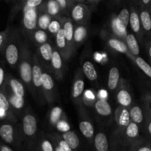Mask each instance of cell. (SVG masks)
<instances>
[{"label": "cell", "instance_id": "obj_1", "mask_svg": "<svg viewBox=\"0 0 151 151\" xmlns=\"http://www.w3.org/2000/svg\"><path fill=\"white\" fill-rule=\"evenodd\" d=\"M130 12L128 9L122 8L119 12L117 17L115 19L114 27L119 33H124L126 31V28L130 22Z\"/></svg>", "mask_w": 151, "mask_h": 151}, {"label": "cell", "instance_id": "obj_2", "mask_svg": "<svg viewBox=\"0 0 151 151\" xmlns=\"http://www.w3.org/2000/svg\"><path fill=\"white\" fill-rule=\"evenodd\" d=\"M36 7H29L25 5L24 8L23 23L27 29H35L37 24Z\"/></svg>", "mask_w": 151, "mask_h": 151}, {"label": "cell", "instance_id": "obj_3", "mask_svg": "<svg viewBox=\"0 0 151 151\" xmlns=\"http://www.w3.org/2000/svg\"><path fill=\"white\" fill-rule=\"evenodd\" d=\"M23 131L27 136H32L37 131V121L34 116L27 114L23 119Z\"/></svg>", "mask_w": 151, "mask_h": 151}, {"label": "cell", "instance_id": "obj_4", "mask_svg": "<svg viewBox=\"0 0 151 151\" xmlns=\"http://www.w3.org/2000/svg\"><path fill=\"white\" fill-rule=\"evenodd\" d=\"M5 57L10 65H15L19 60V50L15 44H10L7 46L5 52Z\"/></svg>", "mask_w": 151, "mask_h": 151}, {"label": "cell", "instance_id": "obj_5", "mask_svg": "<svg viewBox=\"0 0 151 151\" xmlns=\"http://www.w3.org/2000/svg\"><path fill=\"white\" fill-rule=\"evenodd\" d=\"M94 107L97 113L101 116H109L111 114V107L105 99H100L97 100Z\"/></svg>", "mask_w": 151, "mask_h": 151}, {"label": "cell", "instance_id": "obj_6", "mask_svg": "<svg viewBox=\"0 0 151 151\" xmlns=\"http://www.w3.org/2000/svg\"><path fill=\"white\" fill-rule=\"evenodd\" d=\"M20 75L22 81L25 83H30L32 79V67L28 62H22L20 66Z\"/></svg>", "mask_w": 151, "mask_h": 151}, {"label": "cell", "instance_id": "obj_7", "mask_svg": "<svg viewBox=\"0 0 151 151\" xmlns=\"http://www.w3.org/2000/svg\"><path fill=\"white\" fill-rule=\"evenodd\" d=\"M83 71L84 75L91 81H94L98 78L97 70L93 63L90 61H86L83 64Z\"/></svg>", "mask_w": 151, "mask_h": 151}, {"label": "cell", "instance_id": "obj_8", "mask_svg": "<svg viewBox=\"0 0 151 151\" xmlns=\"http://www.w3.org/2000/svg\"><path fill=\"white\" fill-rule=\"evenodd\" d=\"M94 145L97 151H108L109 142L106 136L103 133H99L94 139Z\"/></svg>", "mask_w": 151, "mask_h": 151}, {"label": "cell", "instance_id": "obj_9", "mask_svg": "<svg viewBox=\"0 0 151 151\" xmlns=\"http://www.w3.org/2000/svg\"><path fill=\"white\" fill-rule=\"evenodd\" d=\"M119 79V69L116 67L111 68L109 74V80H108V86L111 90H114L117 86Z\"/></svg>", "mask_w": 151, "mask_h": 151}, {"label": "cell", "instance_id": "obj_10", "mask_svg": "<svg viewBox=\"0 0 151 151\" xmlns=\"http://www.w3.org/2000/svg\"><path fill=\"white\" fill-rule=\"evenodd\" d=\"M0 137L7 143L13 141V128L10 125H3L0 128Z\"/></svg>", "mask_w": 151, "mask_h": 151}, {"label": "cell", "instance_id": "obj_11", "mask_svg": "<svg viewBox=\"0 0 151 151\" xmlns=\"http://www.w3.org/2000/svg\"><path fill=\"white\" fill-rule=\"evenodd\" d=\"M63 138L72 147V149H76L79 146L80 140L76 134L73 131H69L65 132L63 135Z\"/></svg>", "mask_w": 151, "mask_h": 151}, {"label": "cell", "instance_id": "obj_12", "mask_svg": "<svg viewBox=\"0 0 151 151\" xmlns=\"http://www.w3.org/2000/svg\"><path fill=\"white\" fill-rule=\"evenodd\" d=\"M79 128L83 135L86 138H91L94 136V130L92 124L88 121H82L79 125Z\"/></svg>", "mask_w": 151, "mask_h": 151}, {"label": "cell", "instance_id": "obj_13", "mask_svg": "<svg viewBox=\"0 0 151 151\" xmlns=\"http://www.w3.org/2000/svg\"><path fill=\"white\" fill-rule=\"evenodd\" d=\"M116 98H117L118 103L121 106H125V107L130 106L131 103V101H132V98H131V96L130 94V93L125 89L120 90L118 92Z\"/></svg>", "mask_w": 151, "mask_h": 151}, {"label": "cell", "instance_id": "obj_14", "mask_svg": "<svg viewBox=\"0 0 151 151\" xmlns=\"http://www.w3.org/2000/svg\"><path fill=\"white\" fill-rule=\"evenodd\" d=\"M127 44H128V47L129 48L130 51L132 52V54L135 55H138L139 54L140 50L138 41L133 34H128L127 35Z\"/></svg>", "mask_w": 151, "mask_h": 151}, {"label": "cell", "instance_id": "obj_15", "mask_svg": "<svg viewBox=\"0 0 151 151\" xmlns=\"http://www.w3.org/2000/svg\"><path fill=\"white\" fill-rule=\"evenodd\" d=\"M86 7L82 4H77L74 6L72 10V16L76 22L82 20L85 16Z\"/></svg>", "mask_w": 151, "mask_h": 151}, {"label": "cell", "instance_id": "obj_16", "mask_svg": "<svg viewBox=\"0 0 151 151\" xmlns=\"http://www.w3.org/2000/svg\"><path fill=\"white\" fill-rule=\"evenodd\" d=\"M140 20L143 29L147 32L151 30V14L147 10H143L140 13Z\"/></svg>", "mask_w": 151, "mask_h": 151}, {"label": "cell", "instance_id": "obj_17", "mask_svg": "<svg viewBox=\"0 0 151 151\" xmlns=\"http://www.w3.org/2000/svg\"><path fill=\"white\" fill-rule=\"evenodd\" d=\"M130 25L134 31L136 33H138L140 31V27H141V20H140V16H139L138 13L135 11H132L130 16Z\"/></svg>", "mask_w": 151, "mask_h": 151}, {"label": "cell", "instance_id": "obj_18", "mask_svg": "<svg viewBox=\"0 0 151 151\" xmlns=\"http://www.w3.org/2000/svg\"><path fill=\"white\" fill-rule=\"evenodd\" d=\"M130 116L132 120L137 124L142 122L144 118L142 110L139 106H134L130 111Z\"/></svg>", "mask_w": 151, "mask_h": 151}, {"label": "cell", "instance_id": "obj_19", "mask_svg": "<svg viewBox=\"0 0 151 151\" xmlns=\"http://www.w3.org/2000/svg\"><path fill=\"white\" fill-rule=\"evenodd\" d=\"M10 87L13 91V94L19 97H24V88L23 85L16 79H12L10 82Z\"/></svg>", "mask_w": 151, "mask_h": 151}, {"label": "cell", "instance_id": "obj_20", "mask_svg": "<svg viewBox=\"0 0 151 151\" xmlns=\"http://www.w3.org/2000/svg\"><path fill=\"white\" fill-rule=\"evenodd\" d=\"M42 71L41 67L38 65H35L32 67V83L36 87L41 86V77H42Z\"/></svg>", "mask_w": 151, "mask_h": 151}, {"label": "cell", "instance_id": "obj_21", "mask_svg": "<svg viewBox=\"0 0 151 151\" xmlns=\"http://www.w3.org/2000/svg\"><path fill=\"white\" fill-rule=\"evenodd\" d=\"M109 46L114 50L116 51L119 52L120 53H125L128 50V47L127 46L124 44L122 41H119V40L114 39V38H111L109 41Z\"/></svg>", "mask_w": 151, "mask_h": 151}, {"label": "cell", "instance_id": "obj_22", "mask_svg": "<svg viewBox=\"0 0 151 151\" xmlns=\"http://www.w3.org/2000/svg\"><path fill=\"white\" fill-rule=\"evenodd\" d=\"M40 52L43 58L46 60H51L52 56V48L48 43H44L40 47Z\"/></svg>", "mask_w": 151, "mask_h": 151}, {"label": "cell", "instance_id": "obj_23", "mask_svg": "<svg viewBox=\"0 0 151 151\" xmlns=\"http://www.w3.org/2000/svg\"><path fill=\"white\" fill-rule=\"evenodd\" d=\"M136 63H137V66H139L140 69L146 75L151 78V66L145 60L141 57H137L136 58Z\"/></svg>", "mask_w": 151, "mask_h": 151}, {"label": "cell", "instance_id": "obj_24", "mask_svg": "<svg viewBox=\"0 0 151 151\" xmlns=\"http://www.w3.org/2000/svg\"><path fill=\"white\" fill-rule=\"evenodd\" d=\"M47 12L50 16H56L60 12V7L55 0H48L47 4Z\"/></svg>", "mask_w": 151, "mask_h": 151}, {"label": "cell", "instance_id": "obj_25", "mask_svg": "<svg viewBox=\"0 0 151 151\" xmlns=\"http://www.w3.org/2000/svg\"><path fill=\"white\" fill-rule=\"evenodd\" d=\"M41 85L44 87V89L47 90V91H50L54 87V82L49 74L47 73H43L42 77H41Z\"/></svg>", "mask_w": 151, "mask_h": 151}, {"label": "cell", "instance_id": "obj_26", "mask_svg": "<svg viewBox=\"0 0 151 151\" xmlns=\"http://www.w3.org/2000/svg\"><path fill=\"white\" fill-rule=\"evenodd\" d=\"M84 86L85 83L83 80H77L75 81L73 86V92H72V96L74 98H78L82 94L84 90Z\"/></svg>", "mask_w": 151, "mask_h": 151}, {"label": "cell", "instance_id": "obj_27", "mask_svg": "<svg viewBox=\"0 0 151 151\" xmlns=\"http://www.w3.org/2000/svg\"><path fill=\"white\" fill-rule=\"evenodd\" d=\"M130 119H131V116H130L129 111L126 109H123L118 118V123L121 126L127 127L130 123Z\"/></svg>", "mask_w": 151, "mask_h": 151}, {"label": "cell", "instance_id": "obj_28", "mask_svg": "<svg viewBox=\"0 0 151 151\" xmlns=\"http://www.w3.org/2000/svg\"><path fill=\"white\" fill-rule=\"evenodd\" d=\"M126 134L130 138H135L139 135V127L136 122H130L127 126Z\"/></svg>", "mask_w": 151, "mask_h": 151}, {"label": "cell", "instance_id": "obj_29", "mask_svg": "<svg viewBox=\"0 0 151 151\" xmlns=\"http://www.w3.org/2000/svg\"><path fill=\"white\" fill-rule=\"evenodd\" d=\"M66 38L65 35L64 29H60L56 33V44L59 48H64L66 44Z\"/></svg>", "mask_w": 151, "mask_h": 151}, {"label": "cell", "instance_id": "obj_30", "mask_svg": "<svg viewBox=\"0 0 151 151\" xmlns=\"http://www.w3.org/2000/svg\"><path fill=\"white\" fill-rule=\"evenodd\" d=\"M87 30L84 27H78L74 32V39L76 42H81L86 36Z\"/></svg>", "mask_w": 151, "mask_h": 151}, {"label": "cell", "instance_id": "obj_31", "mask_svg": "<svg viewBox=\"0 0 151 151\" xmlns=\"http://www.w3.org/2000/svg\"><path fill=\"white\" fill-rule=\"evenodd\" d=\"M50 22H51V18H50V15L43 14L38 18V26L41 29H48V26Z\"/></svg>", "mask_w": 151, "mask_h": 151}, {"label": "cell", "instance_id": "obj_32", "mask_svg": "<svg viewBox=\"0 0 151 151\" xmlns=\"http://www.w3.org/2000/svg\"><path fill=\"white\" fill-rule=\"evenodd\" d=\"M51 62L54 69H60L62 67V64H63L62 63V59L58 52H53L52 56L51 58Z\"/></svg>", "mask_w": 151, "mask_h": 151}, {"label": "cell", "instance_id": "obj_33", "mask_svg": "<svg viewBox=\"0 0 151 151\" xmlns=\"http://www.w3.org/2000/svg\"><path fill=\"white\" fill-rule=\"evenodd\" d=\"M62 112L63 111L60 107H55L52 109L51 113H50V121L52 123L55 124L58 122L62 114Z\"/></svg>", "mask_w": 151, "mask_h": 151}, {"label": "cell", "instance_id": "obj_34", "mask_svg": "<svg viewBox=\"0 0 151 151\" xmlns=\"http://www.w3.org/2000/svg\"><path fill=\"white\" fill-rule=\"evenodd\" d=\"M63 29H64L66 40L69 41H72V38H74V27L72 24L70 22H66L63 27Z\"/></svg>", "mask_w": 151, "mask_h": 151}, {"label": "cell", "instance_id": "obj_35", "mask_svg": "<svg viewBox=\"0 0 151 151\" xmlns=\"http://www.w3.org/2000/svg\"><path fill=\"white\" fill-rule=\"evenodd\" d=\"M10 102L12 106L17 109H21L24 106V97L13 94L10 99Z\"/></svg>", "mask_w": 151, "mask_h": 151}, {"label": "cell", "instance_id": "obj_36", "mask_svg": "<svg viewBox=\"0 0 151 151\" xmlns=\"http://www.w3.org/2000/svg\"><path fill=\"white\" fill-rule=\"evenodd\" d=\"M34 38L38 42V44H44L47 42V35L44 29H40L35 32V35H34Z\"/></svg>", "mask_w": 151, "mask_h": 151}, {"label": "cell", "instance_id": "obj_37", "mask_svg": "<svg viewBox=\"0 0 151 151\" xmlns=\"http://www.w3.org/2000/svg\"><path fill=\"white\" fill-rule=\"evenodd\" d=\"M60 29V24L58 21H51L48 26V30L51 33H57Z\"/></svg>", "mask_w": 151, "mask_h": 151}, {"label": "cell", "instance_id": "obj_38", "mask_svg": "<svg viewBox=\"0 0 151 151\" xmlns=\"http://www.w3.org/2000/svg\"><path fill=\"white\" fill-rule=\"evenodd\" d=\"M9 107H10V104H9L7 99L2 93H0V109L4 111H7L9 109Z\"/></svg>", "mask_w": 151, "mask_h": 151}, {"label": "cell", "instance_id": "obj_39", "mask_svg": "<svg viewBox=\"0 0 151 151\" xmlns=\"http://www.w3.org/2000/svg\"><path fill=\"white\" fill-rule=\"evenodd\" d=\"M57 128L61 132H67L70 131V125L66 121H60L57 122Z\"/></svg>", "mask_w": 151, "mask_h": 151}, {"label": "cell", "instance_id": "obj_40", "mask_svg": "<svg viewBox=\"0 0 151 151\" xmlns=\"http://www.w3.org/2000/svg\"><path fill=\"white\" fill-rule=\"evenodd\" d=\"M43 0H27L26 6L29 7H36L42 3Z\"/></svg>", "mask_w": 151, "mask_h": 151}, {"label": "cell", "instance_id": "obj_41", "mask_svg": "<svg viewBox=\"0 0 151 151\" xmlns=\"http://www.w3.org/2000/svg\"><path fill=\"white\" fill-rule=\"evenodd\" d=\"M58 147L61 149L62 151H72V147L69 145V144L64 139L59 142Z\"/></svg>", "mask_w": 151, "mask_h": 151}, {"label": "cell", "instance_id": "obj_42", "mask_svg": "<svg viewBox=\"0 0 151 151\" xmlns=\"http://www.w3.org/2000/svg\"><path fill=\"white\" fill-rule=\"evenodd\" d=\"M41 147H42L43 151H53V147L50 142L48 140H44L41 145Z\"/></svg>", "mask_w": 151, "mask_h": 151}, {"label": "cell", "instance_id": "obj_43", "mask_svg": "<svg viewBox=\"0 0 151 151\" xmlns=\"http://www.w3.org/2000/svg\"><path fill=\"white\" fill-rule=\"evenodd\" d=\"M60 5V8L64 9L67 6V0H55Z\"/></svg>", "mask_w": 151, "mask_h": 151}, {"label": "cell", "instance_id": "obj_44", "mask_svg": "<svg viewBox=\"0 0 151 151\" xmlns=\"http://www.w3.org/2000/svg\"><path fill=\"white\" fill-rule=\"evenodd\" d=\"M4 69H3L2 68L0 67V86H1L3 81H4Z\"/></svg>", "mask_w": 151, "mask_h": 151}, {"label": "cell", "instance_id": "obj_45", "mask_svg": "<svg viewBox=\"0 0 151 151\" xmlns=\"http://www.w3.org/2000/svg\"><path fill=\"white\" fill-rule=\"evenodd\" d=\"M85 95H86V97H87V98L90 99V100H93V99H94V94H93V93L91 92V91H89V90H88V91H86Z\"/></svg>", "mask_w": 151, "mask_h": 151}, {"label": "cell", "instance_id": "obj_46", "mask_svg": "<svg viewBox=\"0 0 151 151\" xmlns=\"http://www.w3.org/2000/svg\"><path fill=\"white\" fill-rule=\"evenodd\" d=\"M99 97L101 99H106L107 97V92L105 90H100L99 91Z\"/></svg>", "mask_w": 151, "mask_h": 151}, {"label": "cell", "instance_id": "obj_47", "mask_svg": "<svg viewBox=\"0 0 151 151\" xmlns=\"http://www.w3.org/2000/svg\"><path fill=\"white\" fill-rule=\"evenodd\" d=\"M0 151H13V150L7 146H2L0 149Z\"/></svg>", "mask_w": 151, "mask_h": 151}, {"label": "cell", "instance_id": "obj_48", "mask_svg": "<svg viewBox=\"0 0 151 151\" xmlns=\"http://www.w3.org/2000/svg\"><path fill=\"white\" fill-rule=\"evenodd\" d=\"M142 4H144V5L147 6L151 4V0H142Z\"/></svg>", "mask_w": 151, "mask_h": 151}, {"label": "cell", "instance_id": "obj_49", "mask_svg": "<svg viewBox=\"0 0 151 151\" xmlns=\"http://www.w3.org/2000/svg\"><path fill=\"white\" fill-rule=\"evenodd\" d=\"M94 57H95V59L97 60V61H100V60H101V59H102V56L100 55L99 53H96L95 55H94Z\"/></svg>", "mask_w": 151, "mask_h": 151}, {"label": "cell", "instance_id": "obj_50", "mask_svg": "<svg viewBox=\"0 0 151 151\" xmlns=\"http://www.w3.org/2000/svg\"><path fill=\"white\" fill-rule=\"evenodd\" d=\"M138 151H151V149L148 147H142L139 149Z\"/></svg>", "mask_w": 151, "mask_h": 151}, {"label": "cell", "instance_id": "obj_51", "mask_svg": "<svg viewBox=\"0 0 151 151\" xmlns=\"http://www.w3.org/2000/svg\"><path fill=\"white\" fill-rule=\"evenodd\" d=\"M5 111H6L0 109V117H3V116H4V114H5Z\"/></svg>", "mask_w": 151, "mask_h": 151}, {"label": "cell", "instance_id": "obj_52", "mask_svg": "<svg viewBox=\"0 0 151 151\" xmlns=\"http://www.w3.org/2000/svg\"><path fill=\"white\" fill-rule=\"evenodd\" d=\"M3 41H4V37H3V35H1V34H0V47H1V44H2Z\"/></svg>", "mask_w": 151, "mask_h": 151}, {"label": "cell", "instance_id": "obj_53", "mask_svg": "<svg viewBox=\"0 0 151 151\" xmlns=\"http://www.w3.org/2000/svg\"><path fill=\"white\" fill-rule=\"evenodd\" d=\"M147 128H148V132L149 134L151 135V121L150 122V123H149L148 125V127H147Z\"/></svg>", "mask_w": 151, "mask_h": 151}, {"label": "cell", "instance_id": "obj_54", "mask_svg": "<svg viewBox=\"0 0 151 151\" xmlns=\"http://www.w3.org/2000/svg\"><path fill=\"white\" fill-rule=\"evenodd\" d=\"M148 52H149V55H150V58H151V45L149 47V50H148Z\"/></svg>", "mask_w": 151, "mask_h": 151}, {"label": "cell", "instance_id": "obj_55", "mask_svg": "<svg viewBox=\"0 0 151 151\" xmlns=\"http://www.w3.org/2000/svg\"><path fill=\"white\" fill-rule=\"evenodd\" d=\"M55 151H62V150H61V149L60 148V147H56V149H55Z\"/></svg>", "mask_w": 151, "mask_h": 151}, {"label": "cell", "instance_id": "obj_56", "mask_svg": "<svg viewBox=\"0 0 151 151\" xmlns=\"http://www.w3.org/2000/svg\"><path fill=\"white\" fill-rule=\"evenodd\" d=\"M89 1H97V0H89Z\"/></svg>", "mask_w": 151, "mask_h": 151}, {"label": "cell", "instance_id": "obj_57", "mask_svg": "<svg viewBox=\"0 0 151 151\" xmlns=\"http://www.w3.org/2000/svg\"><path fill=\"white\" fill-rule=\"evenodd\" d=\"M116 1H122V0H116Z\"/></svg>", "mask_w": 151, "mask_h": 151}, {"label": "cell", "instance_id": "obj_58", "mask_svg": "<svg viewBox=\"0 0 151 151\" xmlns=\"http://www.w3.org/2000/svg\"><path fill=\"white\" fill-rule=\"evenodd\" d=\"M78 1H83V0H78Z\"/></svg>", "mask_w": 151, "mask_h": 151}, {"label": "cell", "instance_id": "obj_59", "mask_svg": "<svg viewBox=\"0 0 151 151\" xmlns=\"http://www.w3.org/2000/svg\"><path fill=\"white\" fill-rule=\"evenodd\" d=\"M139 1H142V0H139Z\"/></svg>", "mask_w": 151, "mask_h": 151}]
</instances>
